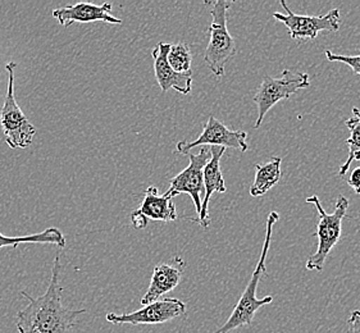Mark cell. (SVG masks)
I'll use <instances>...</instances> for the list:
<instances>
[{
	"mask_svg": "<svg viewBox=\"0 0 360 333\" xmlns=\"http://www.w3.org/2000/svg\"><path fill=\"white\" fill-rule=\"evenodd\" d=\"M60 275V253L58 252L53 269L51 285L46 292L39 297H32L22 291L29 305L17 313L18 333H70V329L79 323V318L87 313L86 309L72 311L62 303L63 287L59 285Z\"/></svg>",
	"mask_w": 360,
	"mask_h": 333,
	"instance_id": "obj_1",
	"label": "cell"
},
{
	"mask_svg": "<svg viewBox=\"0 0 360 333\" xmlns=\"http://www.w3.org/2000/svg\"><path fill=\"white\" fill-rule=\"evenodd\" d=\"M280 219V214L277 211H271L268 219H266V237H264V244L262 247L259 261L257 267L252 272V278L248 283L245 290L240 297L238 304L235 305L233 312L227 319V322L224 326L218 328L216 332L213 333H229L236 328L244 326H252V319L255 317L257 312L259 311L262 306L271 304L274 301V296H266L264 299H258L257 297V289L259 285L262 275L266 272V259L269 247H271V240H272V233H274V227Z\"/></svg>",
	"mask_w": 360,
	"mask_h": 333,
	"instance_id": "obj_2",
	"label": "cell"
},
{
	"mask_svg": "<svg viewBox=\"0 0 360 333\" xmlns=\"http://www.w3.org/2000/svg\"><path fill=\"white\" fill-rule=\"evenodd\" d=\"M205 6L209 7L212 25L209 27L210 39L204 53V62L216 77H222L226 65L236 56V41L227 29V13L232 7V1H205Z\"/></svg>",
	"mask_w": 360,
	"mask_h": 333,
	"instance_id": "obj_3",
	"label": "cell"
},
{
	"mask_svg": "<svg viewBox=\"0 0 360 333\" xmlns=\"http://www.w3.org/2000/svg\"><path fill=\"white\" fill-rule=\"evenodd\" d=\"M307 203L313 204L316 207L319 221H318L317 231L311 235L318 237L317 252L307 261L305 268L308 270L322 272L327 256L341 239L342 221L345 218L346 211L349 209V200L344 195L339 196L335 210L331 214L324 210L317 195L308 197Z\"/></svg>",
	"mask_w": 360,
	"mask_h": 333,
	"instance_id": "obj_4",
	"label": "cell"
},
{
	"mask_svg": "<svg viewBox=\"0 0 360 333\" xmlns=\"http://www.w3.org/2000/svg\"><path fill=\"white\" fill-rule=\"evenodd\" d=\"M17 65L9 62L6 65L8 72V87L3 108L0 110V126L8 145L12 149H26L32 144L37 129L25 116L15 96V72Z\"/></svg>",
	"mask_w": 360,
	"mask_h": 333,
	"instance_id": "obj_5",
	"label": "cell"
},
{
	"mask_svg": "<svg viewBox=\"0 0 360 333\" xmlns=\"http://www.w3.org/2000/svg\"><path fill=\"white\" fill-rule=\"evenodd\" d=\"M310 86L309 74L305 72H292L285 70L280 79L264 77L257 94L254 96V103L258 108V118L254 124V129H259L266 113L274 108L277 103L288 99L299 90Z\"/></svg>",
	"mask_w": 360,
	"mask_h": 333,
	"instance_id": "obj_6",
	"label": "cell"
},
{
	"mask_svg": "<svg viewBox=\"0 0 360 333\" xmlns=\"http://www.w3.org/2000/svg\"><path fill=\"white\" fill-rule=\"evenodd\" d=\"M280 4L283 11H286V13L276 12L274 17L288 27V34L292 40H314L322 31H339L341 15L338 8L331 9L327 15H302L294 13L286 1L281 0Z\"/></svg>",
	"mask_w": 360,
	"mask_h": 333,
	"instance_id": "obj_7",
	"label": "cell"
},
{
	"mask_svg": "<svg viewBox=\"0 0 360 333\" xmlns=\"http://www.w3.org/2000/svg\"><path fill=\"white\" fill-rule=\"evenodd\" d=\"M212 157L210 148L202 146L198 154H188L190 164L182 172L174 176L169 181V188L163 195L174 197L180 194H188L194 202L198 216L202 210V195L204 194V166Z\"/></svg>",
	"mask_w": 360,
	"mask_h": 333,
	"instance_id": "obj_8",
	"label": "cell"
},
{
	"mask_svg": "<svg viewBox=\"0 0 360 333\" xmlns=\"http://www.w3.org/2000/svg\"><path fill=\"white\" fill-rule=\"evenodd\" d=\"M186 314V304L179 299H162L129 314L108 313L107 320L112 325H163Z\"/></svg>",
	"mask_w": 360,
	"mask_h": 333,
	"instance_id": "obj_9",
	"label": "cell"
},
{
	"mask_svg": "<svg viewBox=\"0 0 360 333\" xmlns=\"http://www.w3.org/2000/svg\"><path fill=\"white\" fill-rule=\"evenodd\" d=\"M248 133L245 131L230 130L226 124H222L216 117H209L208 122L204 124L200 136L195 141H180L176 150L180 154H188L198 146H218V148H232L241 152L249 150L248 146Z\"/></svg>",
	"mask_w": 360,
	"mask_h": 333,
	"instance_id": "obj_10",
	"label": "cell"
},
{
	"mask_svg": "<svg viewBox=\"0 0 360 333\" xmlns=\"http://www.w3.org/2000/svg\"><path fill=\"white\" fill-rule=\"evenodd\" d=\"M171 45L172 44L159 43L153 49L152 57L154 59L155 79L163 93L173 89L181 94H190L193 89V73H179L172 70L167 59Z\"/></svg>",
	"mask_w": 360,
	"mask_h": 333,
	"instance_id": "obj_11",
	"label": "cell"
},
{
	"mask_svg": "<svg viewBox=\"0 0 360 333\" xmlns=\"http://www.w3.org/2000/svg\"><path fill=\"white\" fill-rule=\"evenodd\" d=\"M53 17L59 25L68 27L72 23H89V22H107L113 25H121L122 20L112 15V4L104 3L101 6L91 3H77L75 6L58 8L53 11Z\"/></svg>",
	"mask_w": 360,
	"mask_h": 333,
	"instance_id": "obj_12",
	"label": "cell"
},
{
	"mask_svg": "<svg viewBox=\"0 0 360 333\" xmlns=\"http://www.w3.org/2000/svg\"><path fill=\"white\" fill-rule=\"evenodd\" d=\"M226 149L224 148H218V146H212L210 152L212 157L209 159L207 166H204V199L202 200V210L198 218V222L202 227H209L210 219H209V200L214 192L224 194L227 191V186L224 182V174L221 169V159L224 157Z\"/></svg>",
	"mask_w": 360,
	"mask_h": 333,
	"instance_id": "obj_13",
	"label": "cell"
},
{
	"mask_svg": "<svg viewBox=\"0 0 360 333\" xmlns=\"http://www.w3.org/2000/svg\"><path fill=\"white\" fill-rule=\"evenodd\" d=\"M182 277V268L168 264V263H162L157 264L153 270L152 280L150 285L148 287V291L143 299L140 300L141 305L152 304L157 300H160V297L165 296L168 292L174 290L181 281Z\"/></svg>",
	"mask_w": 360,
	"mask_h": 333,
	"instance_id": "obj_14",
	"label": "cell"
},
{
	"mask_svg": "<svg viewBox=\"0 0 360 333\" xmlns=\"http://www.w3.org/2000/svg\"><path fill=\"white\" fill-rule=\"evenodd\" d=\"M137 211L148 221L173 222L177 219V210L171 197L159 195L158 188L150 186L145 191L144 200Z\"/></svg>",
	"mask_w": 360,
	"mask_h": 333,
	"instance_id": "obj_15",
	"label": "cell"
},
{
	"mask_svg": "<svg viewBox=\"0 0 360 333\" xmlns=\"http://www.w3.org/2000/svg\"><path fill=\"white\" fill-rule=\"evenodd\" d=\"M282 159L274 157L268 163L255 164V177L250 188V195L254 197L266 195L271 188L276 186L282 177Z\"/></svg>",
	"mask_w": 360,
	"mask_h": 333,
	"instance_id": "obj_16",
	"label": "cell"
},
{
	"mask_svg": "<svg viewBox=\"0 0 360 333\" xmlns=\"http://www.w3.org/2000/svg\"><path fill=\"white\" fill-rule=\"evenodd\" d=\"M53 244L59 247H65V237L60 230L56 227L48 228L40 233H34L29 236H4L0 233V249L1 247H15L20 244Z\"/></svg>",
	"mask_w": 360,
	"mask_h": 333,
	"instance_id": "obj_17",
	"label": "cell"
},
{
	"mask_svg": "<svg viewBox=\"0 0 360 333\" xmlns=\"http://www.w3.org/2000/svg\"><path fill=\"white\" fill-rule=\"evenodd\" d=\"M346 127L350 130V138L346 140V145L349 148V157L340 166L339 176L344 177L353 163L354 160H360V110L353 108V117L345 122Z\"/></svg>",
	"mask_w": 360,
	"mask_h": 333,
	"instance_id": "obj_18",
	"label": "cell"
},
{
	"mask_svg": "<svg viewBox=\"0 0 360 333\" xmlns=\"http://www.w3.org/2000/svg\"><path fill=\"white\" fill-rule=\"evenodd\" d=\"M168 63L176 72H191V62L193 54L188 48V44L180 43L171 45V49L168 51Z\"/></svg>",
	"mask_w": 360,
	"mask_h": 333,
	"instance_id": "obj_19",
	"label": "cell"
},
{
	"mask_svg": "<svg viewBox=\"0 0 360 333\" xmlns=\"http://www.w3.org/2000/svg\"><path fill=\"white\" fill-rule=\"evenodd\" d=\"M326 58L328 59L330 62H340L347 65L355 74L360 76V54L358 56H342V54H335L333 51H326Z\"/></svg>",
	"mask_w": 360,
	"mask_h": 333,
	"instance_id": "obj_20",
	"label": "cell"
},
{
	"mask_svg": "<svg viewBox=\"0 0 360 333\" xmlns=\"http://www.w3.org/2000/svg\"><path fill=\"white\" fill-rule=\"evenodd\" d=\"M347 183L355 191V194L360 195V166H356L350 174Z\"/></svg>",
	"mask_w": 360,
	"mask_h": 333,
	"instance_id": "obj_21",
	"label": "cell"
},
{
	"mask_svg": "<svg viewBox=\"0 0 360 333\" xmlns=\"http://www.w3.org/2000/svg\"><path fill=\"white\" fill-rule=\"evenodd\" d=\"M131 222H132V225L134 227L136 228V230H143L145 228L146 226H148V219L144 217V216H141L137 210L135 211H132V214H131Z\"/></svg>",
	"mask_w": 360,
	"mask_h": 333,
	"instance_id": "obj_22",
	"label": "cell"
},
{
	"mask_svg": "<svg viewBox=\"0 0 360 333\" xmlns=\"http://www.w3.org/2000/svg\"><path fill=\"white\" fill-rule=\"evenodd\" d=\"M350 333H360V311H354L349 318Z\"/></svg>",
	"mask_w": 360,
	"mask_h": 333,
	"instance_id": "obj_23",
	"label": "cell"
}]
</instances>
